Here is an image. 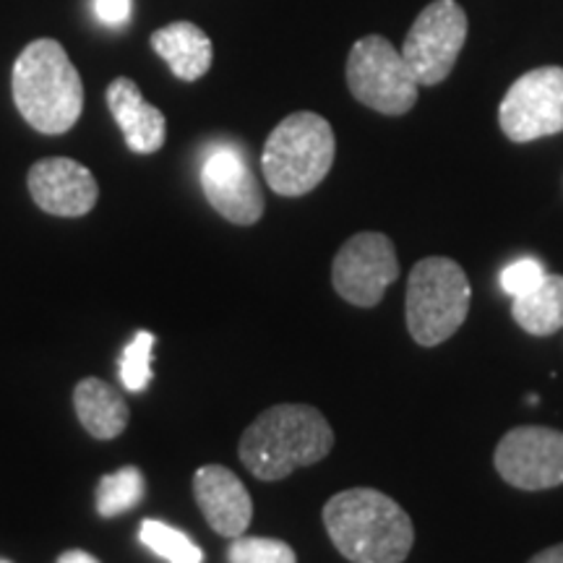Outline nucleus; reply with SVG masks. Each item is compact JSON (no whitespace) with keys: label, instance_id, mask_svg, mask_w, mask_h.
Segmentation results:
<instances>
[{"label":"nucleus","instance_id":"nucleus-7","mask_svg":"<svg viewBox=\"0 0 563 563\" xmlns=\"http://www.w3.org/2000/svg\"><path fill=\"white\" fill-rule=\"evenodd\" d=\"M467 40V13L456 0H433L415 19L402 45V58L420 87H435L452 74Z\"/></svg>","mask_w":563,"mask_h":563},{"label":"nucleus","instance_id":"nucleus-10","mask_svg":"<svg viewBox=\"0 0 563 563\" xmlns=\"http://www.w3.org/2000/svg\"><path fill=\"white\" fill-rule=\"evenodd\" d=\"M496 473L519 490H551L563 485V433L543 426L514 428L498 441Z\"/></svg>","mask_w":563,"mask_h":563},{"label":"nucleus","instance_id":"nucleus-2","mask_svg":"<svg viewBox=\"0 0 563 563\" xmlns=\"http://www.w3.org/2000/svg\"><path fill=\"white\" fill-rule=\"evenodd\" d=\"M332 446V426L316 407L274 405L245 428L238 454L251 475L274 483L321 462Z\"/></svg>","mask_w":563,"mask_h":563},{"label":"nucleus","instance_id":"nucleus-26","mask_svg":"<svg viewBox=\"0 0 563 563\" xmlns=\"http://www.w3.org/2000/svg\"><path fill=\"white\" fill-rule=\"evenodd\" d=\"M0 563H11V561H5V559H0Z\"/></svg>","mask_w":563,"mask_h":563},{"label":"nucleus","instance_id":"nucleus-13","mask_svg":"<svg viewBox=\"0 0 563 563\" xmlns=\"http://www.w3.org/2000/svg\"><path fill=\"white\" fill-rule=\"evenodd\" d=\"M196 504L211 530L222 538H241L253 519L251 493L232 470L222 464H203L194 475Z\"/></svg>","mask_w":563,"mask_h":563},{"label":"nucleus","instance_id":"nucleus-6","mask_svg":"<svg viewBox=\"0 0 563 563\" xmlns=\"http://www.w3.org/2000/svg\"><path fill=\"white\" fill-rule=\"evenodd\" d=\"M347 87L357 102L382 115H405L418 102V79L402 51L386 37L371 34L352 45L347 58Z\"/></svg>","mask_w":563,"mask_h":563},{"label":"nucleus","instance_id":"nucleus-17","mask_svg":"<svg viewBox=\"0 0 563 563\" xmlns=\"http://www.w3.org/2000/svg\"><path fill=\"white\" fill-rule=\"evenodd\" d=\"M511 316L527 334L551 336L563 329V277L548 274L538 290L514 298Z\"/></svg>","mask_w":563,"mask_h":563},{"label":"nucleus","instance_id":"nucleus-9","mask_svg":"<svg viewBox=\"0 0 563 563\" xmlns=\"http://www.w3.org/2000/svg\"><path fill=\"white\" fill-rule=\"evenodd\" d=\"M399 277L397 249L384 232H357L342 245L332 264V285L350 306L373 308Z\"/></svg>","mask_w":563,"mask_h":563},{"label":"nucleus","instance_id":"nucleus-5","mask_svg":"<svg viewBox=\"0 0 563 563\" xmlns=\"http://www.w3.org/2000/svg\"><path fill=\"white\" fill-rule=\"evenodd\" d=\"M473 287L464 269L446 256H428L407 279V329L420 347H439L460 332L470 313Z\"/></svg>","mask_w":563,"mask_h":563},{"label":"nucleus","instance_id":"nucleus-12","mask_svg":"<svg viewBox=\"0 0 563 563\" xmlns=\"http://www.w3.org/2000/svg\"><path fill=\"white\" fill-rule=\"evenodd\" d=\"M26 186L32 201L53 217H84L100 199V186L89 167L68 157L34 162L26 175Z\"/></svg>","mask_w":563,"mask_h":563},{"label":"nucleus","instance_id":"nucleus-15","mask_svg":"<svg viewBox=\"0 0 563 563\" xmlns=\"http://www.w3.org/2000/svg\"><path fill=\"white\" fill-rule=\"evenodd\" d=\"M152 47L180 81H199L209 74L211 51L209 34L194 21H173L152 34Z\"/></svg>","mask_w":563,"mask_h":563},{"label":"nucleus","instance_id":"nucleus-16","mask_svg":"<svg viewBox=\"0 0 563 563\" xmlns=\"http://www.w3.org/2000/svg\"><path fill=\"white\" fill-rule=\"evenodd\" d=\"M76 418L84 431L100 441L118 439L129 428V405L123 402L121 391L100 378H84L74 389Z\"/></svg>","mask_w":563,"mask_h":563},{"label":"nucleus","instance_id":"nucleus-18","mask_svg":"<svg viewBox=\"0 0 563 563\" xmlns=\"http://www.w3.org/2000/svg\"><path fill=\"white\" fill-rule=\"evenodd\" d=\"M146 493L144 475H141L139 467H123L118 473L104 475L100 485H97V511L100 517H118V514H125L136 509Z\"/></svg>","mask_w":563,"mask_h":563},{"label":"nucleus","instance_id":"nucleus-1","mask_svg":"<svg viewBox=\"0 0 563 563\" xmlns=\"http://www.w3.org/2000/svg\"><path fill=\"white\" fill-rule=\"evenodd\" d=\"M323 527L352 563H402L415 545L410 514L373 488H350L329 498Z\"/></svg>","mask_w":563,"mask_h":563},{"label":"nucleus","instance_id":"nucleus-24","mask_svg":"<svg viewBox=\"0 0 563 563\" xmlns=\"http://www.w3.org/2000/svg\"><path fill=\"white\" fill-rule=\"evenodd\" d=\"M530 563H563V543L553 545V548H545V551L532 555Z\"/></svg>","mask_w":563,"mask_h":563},{"label":"nucleus","instance_id":"nucleus-21","mask_svg":"<svg viewBox=\"0 0 563 563\" xmlns=\"http://www.w3.org/2000/svg\"><path fill=\"white\" fill-rule=\"evenodd\" d=\"M230 563H298V555L287 543L274 538H235L228 551Z\"/></svg>","mask_w":563,"mask_h":563},{"label":"nucleus","instance_id":"nucleus-14","mask_svg":"<svg viewBox=\"0 0 563 563\" xmlns=\"http://www.w3.org/2000/svg\"><path fill=\"white\" fill-rule=\"evenodd\" d=\"M108 108L121 129L125 144L136 154H154L165 146L167 139V121L162 110L154 108L152 102L144 100L136 81L133 79H115L108 87Z\"/></svg>","mask_w":563,"mask_h":563},{"label":"nucleus","instance_id":"nucleus-11","mask_svg":"<svg viewBox=\"0 0 563 563\" xmlns=\"http://www.w3.org/2000/svg\"><path fill=\"white\" fill-rule=\"evenodd\" d=\"M201 188L217 214L232 224H256L264 214V194L249 159L235 146H214L203 157Z\"/></svg>","mask_w":563,"mask_h":563},{"label":"nucleus","instance_id":"nucleus-23","mask_svg":"<svg viewBox=\"0 0 563 563\" xmlns=\"http://www.w3.org/2000/svg\"><path fill=\"white\" fill-rule=\"evenodd\" d=\"M95 11L104 24L121 26L131 16V0H95Z\"/></svg>","mask_w":563,"mask_h":563},{"label":"nucleus","instance_id":"nucleus-8","mask_svg":"<svg viewBox=\"0 0 563 563\" xmlns=\"http://www.w3.org/2000/svg\"><path fill=\"white\" fill-rule=\"evenodd\" d=\"M498 123L506 139L527 141L563 131V68L543 66L519 76L498 104Z\"/></svg>","mask_w":563,"mask_h":563},{"label":"nucleus","instance_id":"nucleus-22","mask_svg":"<svg viewBox=\"0 0 563 563\" xmlns=\"http://www.w3.org/2000/svg\"><path fill=\"white\" fill-rule=\"evenodd\" d=\"M545 277V266L538 258H519L501 272V290L511 298H522V295L538 290Z\"/></svg>","mask_w":563,"mask_h":563},{"label":"nucleus","instance_id":"nucleus-3","mask_svg":"<svg viewBox=\"0 0 563 563\" xmlns=\"http://www.w3.org/2000/svg\"><path fill=\"white\" fill-rule=\"evenodd\" d=\"M11 89L21 118L45 136L68 133L81 118L84 84L60 42H30L13 63Z\"/></svg>","mask_w":563,"mask_h":563},{"label":"nucleus","instance_id":"nucleus-4","mask_svg":"<svg viewBox=\"0 0 563 563\" xmlns=\"http://www.w3.org/2000/svg\"><path fill=\"white\" fill-rule=\"evenodd\" d=\"M336 139L327 118L316 112H292L269 133L262 154V170L279 196H306L327 178L334 165Z\"/></svg>","mask_w":563,"mask_h":563},{"label":"nucleus","instance_id":"nucleus-25","mask_svg":"<svg viewBox=\"0 0 563 563\" xmlns=\"http://www.w3.org/2000/svg\"><path fill=\"white\" fill-rule=\"evenodd\" d=\"M58 563H100V561H97L95 555L87 551H66L58 559Z\"/></svg>","mask_w":563,"mask_h":563},{"label":"nucleus","instance_id":"nucleus-20","mask_svg":"<svg viewBox=\"0 0 563 563\" xmlns=\"http://www.w3.org/2000/svg\"><path fill=\"white\" fill-rule=\"evenodd\" d=\"M152 350H154V334L139 332L133 336L129 347L121 355V382L129 391H146L152 384Z\"/></svg>","mask_w":563,"mask_h":563},{"label":"nucleus","instance_id":"nucleus-19","mask_svg":"<svg viewBox=\"0 0 563 563\" xmlns=\"http://www.w3.org/2000/svg\"><path fill=\"white\" fill-rule=\"evenodd\" d=\"M139 538L152 553H157L159 559H165L167 563H201L203 561L201 548L196 545L186 532L175 530V527L165 522H157V519H144L139 527Z\"/></svg>","mask_w":563,"mask_h":563}]
</instances>
